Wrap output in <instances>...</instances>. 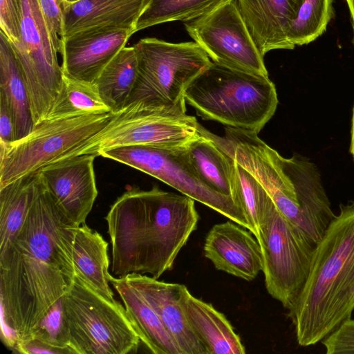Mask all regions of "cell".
<instances>
[{"instance_id": "1", "label": "cell", "mask_w": 354, "mask_h": 354, "mask_svg": "<svg viewBox=\"0 0 354 354\" xmlns=\"http://www.w3.org/2000/svg\"><path fill=\"white\" fill-rule=\"evenodd\" d=\"M37 194L24 223L0 251L1 323L10 341L28 338L75 274L79 226L59 208L38 174Z\"/></svg>"}, {"instance_id": "2", "label": "cell", "mask_w": 354, "mask_h": 354, "mask_svg": "<svg viewBox=\"0 0 354 354\" xmlns=\"http://www.w3.org/2000/svg\"><path fill=\"white\" fill-rule=\"evenodd\" d=\"M194 200L153 186L127 189L111 205L105 220L111 244L112 272L123 277L149 274L158 279L196 229Z\"/></svg>"}, {"instance_id": "3", "label": "cell", "mask_w": 354, "mask_h": 354, "mask_svg": "<svg viewBox=\"0 0 354 354\" xmlns=\"http://www.w3.org/2000/svg\"><path fill=\"white\" fill-rule=\"evenodd\" d=\"M354 309V200L340 204L316 245L311 267L288 316L301 346L322 342Z\"/></svg>"}, {"instance_id": "4", "label": "cell", "mask_w": 354, "mask_h": 354, "mask_svg": "<svg viewBox=\"0 0 354 354\" xmlns=\"http://www.w3.org/2000/svg\"><path fill=\"white\" fill-rule=\"evenodd\" d=\"M184 98L204 120L257 133L278 104L275 86L268 76L212 61L189 84Z\"/></svg>"}, {"instance_id": "5", "label": "cell", "mask_w": 354, "mask_h": 354, "mask_svg": "<svg viewBox=\"0 0 354 354\" xmlns=\"http://www.w3.org/2000/svg\"><path fill=\"white\" fill-rule=\"evenodd\" d=\"M68 346L75 354H128L138 351L140 339L124 306L94 290L76 272L62 297Z\"/></svg>"}, {"instance_id": "6", "label": "cell", "mask_w": 354, "mask_h": 354, "mask_svg": "<svg viewBox=\"0 0 354 354\" xmlns=\"http://www.w3.org/2000/svg\"><path fill=\"white\" fill-rule=\"evenodd\" d=\"M138 71L127 105L137 102L168 107H186L184 92L212 60L195 41L168 42L154 37L133 46Z\"/></svg>"}, {"instance_id": "7", "label": "cell", "mask_w": 354, "mask_h": 354, "mask_svg": "<svg viewBox=\"0 0 354 354\" xmlns=\"http://www.w3.org/2000/svg\"><path fill=\"white\" fill-rule=\"evenodd\" d=\"M115 113L44 119L30 133L6 146L0 143V187L44 167L72 157L103 130Z\"/></svg>"}, {"instance_id": "8", "label": "cell", "mask_w": 354, "mask_h": 354, "mask_svg": "<svg viewBox=\"0 0 354 354\" xmlns=\"http://www.w3.org/2000/svg\"><path fill=\"white\" fill-rule=\"evenodd\" d=\"M199 127L195 117L186 114V107L131 104L72 157L124 146L181 148L196 136Z\"/></svg>"}, {"instance_id": "9", "label": "cell", "mask_w": 354, "mask_h": 354, "mask_svg": "<svg viewBox=\"0 0 354 354\" xmlns=\"http://www.w3.org/2000/svg\"><path fill=\"white\" fill-rule=\"evenodd\" d=\"M268 294L288 310L308 277L316 245L270 203L256 238Z\"/></svg>"}, {"instance_id": "10", "label": "cell", "mask_w": 354, "mask_h": 354, "mask_svg": "<svg viewBox=\"0 0 354 354\" xmlns=\"http://www.w3.org/2000/svg\"><path fill=\"white\" fill-rule=\"evenodd\" d=\"M97 155L155 177L251 232V226L243 210L233 198L213 191L203 183L184 147L168 149L148 146H124L100 151Z\"/></svg>"}, {"instance_id": "11", "label": "cell", "mask_w": 354, "mask_h": 354, "mask_svg": "<svg viewBox=\"0 0 354 354\" xmlns=\"http://www.w3.org/2000/svg\"><path fill=\"white\" fill-rule=\"evenodd\" d=\"M20 2V40L10 44L25 79L35 125L50 113L62 86L63 73L37 1Z\"/></svg>"}, {"instance_id": "12", "label": "cell", "mask_w": 354, "mask_h": 354, "mask_svg": "<svg viewBox=\"0 0 354 354\" xmlns=\"http://www.w3.org/2000/svg\"><path fill=\"white\" fill-rule=\"evenodd\" d=\"M189 35L213 62L268 76L263 55L253 40L237 0H227L185 23Z\"/></svg>"}, {"instance_id": "13", "label": "cell", "mask_w": 354, "mask_h": 354, "mask_svg": "<svg viewBox=\"0 0 354 354\" xmlns=\"http://www.w3.org/2000/svg\"><path fill=\"white\" fill-rule=\"evenodd\" d=\"M95 153L50 163L37 172L55 203L76 225L85 223L97 196Z\"/></svg>"}, {"instance_id": "14", "label": "cell", "mask_w": 354, "mask_h": 354, "mask_svg": "<svg viewBox=\"0 0 354 354\" xmlns=\"http://www.w3.org/2000/svg\"><path fill=\"white\" fill-rule=\"evenodd\" d=\"M135 32L133 28L98 26L63 37L60 53L63 75L95 84L105 66Z\"/></svg>"}, {"instance_id": "15", "label": "cell", "mask_w": 354, "mask_h": 354, "mask_svg": "<svg viewBox=\"0 0 354 354\" xmlns=\"http://www.w3.org/2000/svg\"><path fill=\"white\" fill-rule=\"evenodd\" d=\"M205 256L219 270L252 281L263 270L261 246L250 231L235 222L214 225L204 243Z\"/></svg>"}, {"instance_id": "16", "label": "cell", "mask_w": 354, "mask_h": 354, "mask_svg": "<svg viewBox=\"0 0 354 354\" xmlns=\"http://www.w3.org/2000/svg\"><path fill=\"white\" fill-rule=\"evenodd\" d=\"M159 315L182 354H208L191 328L181 305L183 285L139 273L124 276Z\"/></svg>"}, {"instance_id": "17", "label": "cell", "mask_w": 354, "mask_h": 354, "mask_svg": "<svg viewBox=\"0 0 354 354\" xmlns=\"http://www.w3.org/2000/svg\"><path fill=\"white\" fill-rule=\"evenodd\" d=\"M279 160L294 185L309 237L317 245L336 216L323 186L320 171L314 162L297 153L289 158L279 155Z\"/></svg>"}, {"instance_id": "18", "label": "cell", "mask_w": 354, "mask_h": 354, "mask_svg": "<svg viewBox=\"0 0 354 354\" xmlns=\"http://www.w3.org/2000/svg\"><path fill=\"white\" fill-rule=\"evenodd\" d=\"M250 33L264 56L272 50H292L288 35L304 0H237Z\"/></svg>"}, {"instance_id": "19", "label": "cell", "mask_w": 354, "mask_h": 354, "mask_svg": "<svg viewBox=\"0 0 354 354\" xmlns=\"http://www.w3.org/2000/svg\"><path fill=\"white\" fill-rule=\"evenodd\" d=\"M151 0L63 1V37L98 26L133 28Z\"/></svg>"}, {"instance_id": "20", "label": "cell", "mask_w": 354, "mask_h": 354, "mask_svg": "<svg viewBox=\"0 0 354 354\" xmlns=\"http://www.w3.org/2000/svg\"><path fill=\"white\" fill-rule=\"evenodd\" d=\"M181 305L187 321L208 354H244L240 337L225 315L194 297L183 285Z\"/></svg>"}, {"instance_id": "21", "label": "cell", "mask_w": 354, "mask_h": 354, "mask_svg": "<svg viewBox=\"0 0 354 354\" xmlns=\"http://www.w3.org/2000/svg\"><path fill=\"white\" fill-rule=\"evenodd\" d=\"M184 148L203 183L213 191L233 198V158L224 138L200 124L196 136Z\"/></svg>"}, {"instance_id": "22", "label": "cell", "mask_w": 354, "mask_h": 354, "mask_svg": "<svg viewBox=\"0 0 354 354\" xmlns=\"http://www.w3.org/2000/svg\"><path fill=\"white\" fill-rule=\"evenodd\" d=\"M140 341L154 354H182L158 313L124 277L109 275Z\"/></svg>"}, {"instance_id": "23", "label": "cell", "mask_w": 354, "mask_h": 354, "mask_svg": "<svg viewBox=\"0 0 354 354\" xmlns=\"http://www.w3.org/2000/svg\"><path fill=\"white\" fill-rule=\"evenodd\" d=\"M108 243L96 230L86 223L76 232L73 250L75 272L105 298L114 301L109 286Z\"/></svg>"}, {"instance_id": "24", "label": "cell", "mask_w": 354, "mask_h": 354, "mask_svg": "<svg viewBox=\"0 0 354 354\" xmlns=\"http://www.w3.org/2000/svg\"><path fill=\"white\" fill-rule=\"evenodd\" d=\"M0 94L12 112L17 140L28 135L35 124L25 79L14 49L0 31Z\"/></svg>"}, {"instance_id": "25", "label": "cell", "mask_w": 354, "mask_h": 354, "mask_svg": "<svg viewBox=\"0 0 354 354\" xmlns=\"http://www.w3.org/2000/svg\"><path fill=\"white\" fill-rule=\"evenodd\" d=\"M138 62L134 46L122 48L105 66L97 79L100 97L113 113L122 111L135 86Z\"/></svg>"}, {"instance_id": "26", "label": "cell", "mask_w": 354, "mask_h": 354, "mask_svg": "<svg viewBox=\"0 0 354 354\" xmlns=\"http://www.w3.org/2000/svg\"><path fill=\"white\" fill-rule=\"evenodd\" d=\"M38 179L36 172L0 187V251L24 223L37 194Z\"/></svg>"}, {"instance_id": "27", "label": "cell", "mask_w": 354, "mask_h": 354, "mask_svg": "<svg viewBox=\"0 0 354 354\" xmlns=\"http://www.w3.org/2000/svg\"><path fill=\"white\" fill-rule=\"evenodd\" d=\"M109 112H111V110L100 97L95 84L77 81L63 75L61 91L46 118H62Z\"/></svg>"}, {"instance_id": "28", "label": "cell", "mask_w": 354, "mask_h": 354, "mask_svg": "<svg viewBox=\"0 0 354 354\" xmlns=\"http://www.w3.org/2000/svg\"><path fill=\"white\" fill-rule=\"evenodd\" d=\"M227 0H151L139 17L136 32L166 22H187L211 12Z\"/></svg>"}, {"instance_id": "29", "label": "cell", "mask_w": 354, "mask_h": 354, "mask_svg": "<svg viewBox=\"0 0 354 354\" xmlns=\"http://www.w3.org/2000/svg\"><path fill=\"white\" fill-rule=\"evenodd\" d=\"M232 172L234 201L243 210L251 226V233L257 238L260 225L272 199L256 178L234 158Z\"/></svg>"}, {"instance_id": "30", "label": "cell", "mask_w": 354, "mask_h": 354, "mask_svg": "<svg viewBox=\"0 0 354 354\" xmlns=\"http://www.w3.org/2000/svg\"><path fill=\"white\" fill-rule=\"evenodd\" d=\"M333 0H304L288 37L295 47L308 44L322 35L333 17Z\"/></svg>"}, {"instance_id": "31", "label": "cell", "mask_w": 354, "mask_h": 354, "mask_svg": "<svg viewBox=\"0 0 354 354\" xmlns=\"http://www.w3.org/2000/svg\"><path fill=\"white\" fill-rule=\"evenodd\" d=\"M30 337L41 339L58 347L70 348L64 325L62 297L50 308Z\"/></svg>"}, {"instance_id": "32", "label": "cell", "mask_w": 354, "mask_h": 354, "mask_svg": "<svg viewBox=\"0 0 354 354\" xmlns=\"http://www.w3.org/2000/svg\"><path fill=\"white\" fill-rule=\"evenodd\" d=\"M57 53H61L64 0H37Z\"/></svg>"}, {"instance_id": "33", "label": "cell", "mask_w": 354, "mask_h": 354, "mask_svg": "<svg viewBox=\"0 0 354 354\" xmlns=\"http://www.w3.org/2000/svg\"><path fill=\"white\" fill-rule=\"evenodd\" d=\"M321 342L327 354H354V319L344 322Z\"/></svg>"}, {"instance_id": "34", "label": "cell", "mask_w": 354, "mask_h": 354, "mask_svg": "<svg viewBox=\"0 0 354 354\" xmlns=\"http://www.w3.org/2000/svg\"><path fill=\"white\" fill-rule=\"evenodd\" d=\"M0 28L11 44L21 37L20 0H0Z\"/></svg>"}, {"instance_id": "35", "label": "cell", "mask_w": 354, "mask_h": 354, "mask_svg": "<svg viewBox=\"0 0 354 354\" xmlns=\"http://www.w3.org/2000/svg\"><path fill=\"white\" fill-rule=\"evenodd\" d=\"M11 351L19 354H75L70 348L58 347L34 337L17 341Z\"/></svg>"}, {"instance_id": "36", "label": "cell", "mask_w": 354, "mask_h": 354, "mask_svg": "<svg viewBox=\"0 0 354 354\" xmlns=\"http://www.w3.org/2000/svg\"><path fill=\"white\" fill-rule=\"evenodd\" d=\"M17 140L15 118L5 97L0 94V143L6 146Z\"/></svg>"}, {"instance_id": "37", "label": "cell", "mask_w": 354, "mask_h": 354, "mask_svg": "<svg viewBox=\"0 0 354 354\" xmlns=\"http://www.w3.org/2000/svg\"><path fill=\"white\" fill-rule=\"evenodd\" d=\"M348 6L353 29V44H354V0H345Z\"/></svg>"}, {"instance_id": "38", "label": "cell", "mask_w": 354, "mask_h": 354, "mask_svg": "<svg viewBox=\"0 0 354 354\" xmlns=\"http://www.w3.org/2000/svg\"><path fill=\"white\" fill-rule=\"evenodd\" d=\"M349 151L352 155V157L354 156V106L353 109V114L351 119V141H350V147Z\"/></svg>"}, {"instance_id": "39", "label": "cell", "mask_w": 354, "mask_h": 354, "mask_svg": "<svg viewBox=\"0 0 354 354\" xmlns=\"http://www.w3.org/2000/svg\"><path fill=\"white\" fill-rule=\"evenodd\" d=\"M64 1H65L66 2H68V3H73V2L77 1L79 0H64Z\"/></svg>"}, {"instance_id": "40", "label": "cell", "mask_w": 354, "mask_h": 354, "mask_svg": "<svg viewBox=\"0 0 354 354\" xmlns=\"http://www.w3.org/2000/svg\"><path fill=\"white\" fill-rule=\"evenodd\" d=\"M353 161H354V156L353 157Z\"/></svg>"}]
</instances>
